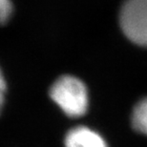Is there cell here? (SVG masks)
<instances>
[{"mask_svg":"<svg viewBox=\"0 0 147 147\" xmlns=\"http://www.w3.org/2000/svg\"><path fill=\"white\" fill-rule=\"evenodd\" d=\"M119 18L125 36L139 45L147 46V0H126Z\"/></svg>","mask_w":147,"mask_h":147,"instance_id":"2","label":"cell"},{"mask_svg":"<svg viewBox=\"0 0 147 147\" xmlns=\"http://www.w3.org/2000/svg\"><path fill=\"white\" fill-rule=\"evenodd\" d=\"M131 124L136 132L147 136V98L135 105L131 115Z\"/></svg>","mask_w":147,"mask_h":147,"instance_id":"4","label":"cell"},{"mask_svg":"<svg viewBox=\"0 0 147 147\" xmlns=\"http://www.w3.org/2000/svg\"><path fill=\"white\" fill-rule=\"evenodd\" d=\"M1 105H3L4 103V94H5V90H6V83H5V80H4V78L1 76Z\"/></svg>","mask_w":147,"mask_h":147,"instance_id":"6","label":"cell"},{"mask_svg":"<svg viewBox=\"0 0 147 147\" xmlns=\"http://www.w3.org/2000/svg\"><path fill=\"white\" fill-rule=\"evenodd\" d=\"M64 147H108L104 138L87 126H76L67 132Z\"/></svg>","mask_w":147,"mask_h":147,"instance_id":"3","label":"cell"},{"mask_svg":"<svg viewBox=\"0 0 147 147\" xmlns=\"http://www.w3.org/2000/svg\"><path fill=\"white\" fill-rule=\"evenodd\" d=\"M11 13V4L10 0H0V16L1 21L4 23Z\"/></svg>","mask_w":147,"mask_h":147,"instance_id":"5","label":"cell"},{"mask_svg":"<svg viewBox=\"0 0 147 147\" xmlns=\"http://www.w3.org/2000/svg\"><path fill=\"white\" fill-rule=\"evenodd\" d=\"M49 95L67 117L76 119L87 113L89 105L87 88L76 76L67 75L58 78L50 88Z\"/></svg>","mask_w":147,"mask_h":147,"instance_id":"1","label":"cell"}]
</instances>
